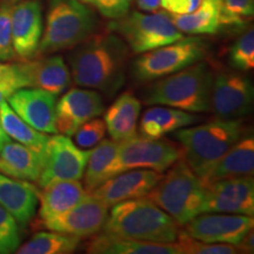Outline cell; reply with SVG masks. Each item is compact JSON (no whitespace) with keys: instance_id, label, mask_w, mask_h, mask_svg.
Masks as SVG:
<instances>
[{"instance_id":"obj_1","label":"cell","mask_w":254,"mask_h":254,"mask_svg":"<svg viewBox=\"0 0 254 254\" xmlns=\"http://www.w3.org/2000/svg\"><path fill=\"white\" fill-rule=\"evenodd\" d=\"M69 57L72 80L80 87L112 95L125 82L127 46L113 34H91Z\"/></svg>"},{"instance_id":"obj_2","label":"cell","mask_w":254,"mask_h":254,"mask_svg":"<svg viewBox=\"0 0 254 254\" xmlns=\"http://www.w3.org/2000/svg\"><path fill=\"white\" fill-rule=\"evenodd\" d=\"M101 230L125 239L170 244L177 240L179 225L150 199L141 196L113 205Z\"/></svg>"},{"instance_id":"obj_3","label":"cell","mask_w":254,"mask_h":254,"mask_svg":"<svg viewBox=\"0 0 254 254\" xmlns=\"http://www.w3.org/2000/svg\"><path fill=\"white\" fill-rule=\"evenodd\" d=\"M213 78L207 64L195 63L157 79L145 95V104L164 105L187 112H207Z\"/></svg>"},{"instance_id":"obj_4","label":"cell","mask_w":254,"mask_h":254,"mask_svg":"<svg viewBox=\"0 0 254 254\" xmlns=\"http://www.w3.org/2000/svg\"><path fill=\"white\" fill-rule=\"evenodd\" d=\"M147 198L172 217L179 226H184L202 213L205 189L199 177L182 158L147 193Z\"/></svg>"},{"instance_id":"obj_5","label":"cell","mask_w":254,"mask_h":254,"mask_svg":"<svg viewBox=\"0 0 254 254\" xmlns=\"http://www.w3.org/2000/svg\"><path fill=\"white\" fill-rule=\"evenodd\" d=\"M176 135L182 144L183 159L200 178L243 138V123L239 119H217L204 125L180 128Z\"/></svg>"},{"instance_id":"obj_6","label":"cell","mask_w":254,"mask_h":254,"mask_svg":"<svg viewBox=\"0 0 254 254\" xmlns=\"http://www.w3.org/2000/svg\"><path fill=\"white\" fill-rule=\"evenodd\" d=\"M94 12L80 0H51L36 56L74 49L94 31Z\"/></svg>"},{"instance_id":"obj_7","label":"cell","mask_w":254,"mask_h":254,"mask_svg":"<svg viewBox=\"0 0 254 254\" xmlns=\"http://www.w3.org/2000/svg\"><path fill=\"white\" fill-rule=\"evenodd\" d=\"M109 30L120 34L132 52L136 55L168 45L184 38L166 12L144 14L134 11L119 19H114V21L109 24Z\"/></svg>"},{"instance_id":"obj_8","label":"cell","mask_w":254,"mask_h":254,"mask_svg":"<svg viewBox=\"0 0 254 254\" xmlns=\"http://www.w3.org/2000/svg\"><path fill=\"white\" fill-rule=\"evenodd\" d=\"M182 158V147L167 139L160 140L134 135L119 142L116 157L107 168L106 180L135 168H148L163 173Z\"/></svg>"},{"instance_id":"obj_9","label":"cell","mask_w":254,"mask_h":254,"mask_svg":"<svg viewBox=\"0 0 254 254\" xmlns=\"http://www.w3.org/2000/svg\"><path fill=\"white\" fill-rule=\"evenodd\" d=\"M206 53L207 44L201 38H182L139 57L133 64V75L140 81L157 80L199 63Z\"/></svg>"},{"instance_id":"obj_10","label":"cell","mask_w":254,"mask_h":254,"mask_svg":"<svg viewBox=\"0 0 254 254\" xmlns=\"http://www.w3.org/2000/svg\"><path fill=\"white\" fill-rule=\"evenodd\" d=\"M253 85L239 72L222 71L213 78L209 110L217 119L237 120L253 109Z\"/></svg>"},{"instance_id":"obj_11","label":"cell","mask_w":254,"mask_h":254,"mask_svg":"<svg viewBox=\"0 0 254 254\" xmlns=\"http://www.w3.org/2000/svg\"><path fill=\"white\" fill-rule=\"evenodd\" d=\"M91 151L80 150L67 135L50 136L38 184L41 187L58 180H80Z\"/></svg>"},{"instance_id":"obj_12","label":"cell","mask_w":254,"mask_h":254,"mask_svg":"<svg viewBox=\"0 0 254 254\" xmlns=\"http://www.w3.org/2000/svg\"><path fill=\"white\" fill-rule=\"evenodd\" d=\"M109 215V206L92 193L68 211L56 217L37 221L39 228L60 232L81 238L97 234L103 228Z\"/></svg>"},{"instance_id":"obj_13","label":"cell","mask_w":254,"mask_h":254,"mask_svg":"<svg viewBox=\"0 0 254 254\" xmlns=\"http://www.w3.org/2000/svg\"><path fill=\"white\" fill-rule=\"evenodd\" d=\"M202 213L254 214V182L251 177L227 178L204 186Z\"/></svg>"},{"instance_id":"obj_14","label":"cell","mask_w":254,"mask_h":254,"mask_svg":"<svg viewBox=\"0 0 254 254\" xmlns=\"http://www.w3.org/2000/svg\"><path fill=\"white\" fill-rule=\"evenodd\" d=\"M253 217L230 213H201L187 222L185 231L196 240L208 244H230L237 246L252 230Z\"/></svg>"},{"instance_id":"obj_15","label":"cell","mask_w":254,"mask_h":254,"mask_svg":"<svg viewBox=\"0 0 254 254\" xmlns=\"http://www.w3.org/2000/svg\"><path fill=\"white\" fill-rule=\"evenodd\" d=\"M104 112V101L98 92L73 88L60 98L56 106V126L60 134L73 136L88 120Z\"/></svg>"},{"instance_id":"obj_16","label":"cell","mask_w":254,"mask_h":254,"mask_svg":"<svg viewBox=\"0 0 254 254\" xmlns=\"http://www.w3.org/2000/svg\"><path fill=\"white\" fill-rule=\"evenodd\" d=\"M57 95L36 87H24L7 99L11 109L28 125L46 133H58L56 126Z\"/></svg>"},{"instance_id":"obj_17","label":"cell","mask_w":254,"mask_h":254,"mask_svg":"<svg viewBox=\"0 0 254 254\" xmlns=\"http://www.w3.org/2000/svg\"><path fill=\"white\" fill-rule=\"evenodd\" d=\"M41 36V4L37 0H18L12 11V44L15 57L23 62L36 57Z\"/></svg>"},{"instance_id":"obj_18","label":"cell","mask_w":254,"mask_h":254,"mask_svg":"<svg viewBox=\"0 0 254 254\" xmlns=\"http://www.w3.org/2000/svg\"><path fill=\"white\" fill-rule=\"evenodd\" d=\"M163 174L148 168H135L122 172L105 180L92 194L99 198L107 206L118 202L146 196L160 182Z\"/></svg>"},{"instance_id":"obj_19","label":"cell","mask_w":254,"mask_h":254,"mask_svg":"<svg viewBox=\"0 0 254 254\" xmlns=\"http://www.w3.org/2000/svg\"><path fill=\"white\" fill-rule=\"evenodd\" d=\"M253 172L254 139L253 136H246L240 138L199 179L205 186L227 178L251 177Z\"/></svg>"},{"instance_id":"obj_20","label":"cell","mask_w":254,"mask_h":254,"mask_svg":"<svg viewBox=\"0 0 254 254\" xmlns=\"http://www.w3.org/2000/svg\"><path fill=\"white\" fill-rule=\"evenodd\" d=\"M39 190L19 178L0 174V206L25 227L33 219L39 204Z\"/></svg>"},{"instance_id":"obj_21","label":"cell","mask_w":254,"mask_h":254,"mask_svg":"<svg viewBox=\"0 0 254 254\" xmlns=\"http://www.w3.org/2000/svg\"><path fill=\"white\" fill-rule=\"evenodd\" d=\"M26 71L28 87H36L59 95L69 87L72 82L71 73L60 56L49 58L24 62Z\"/></svg>"},{"instance_id":"obj_22","label":"cell","mask_w":254,"mask_h":254,"mask_svg":"<svg viewBox=\"0 0 254 254\" xmlns=\"http://www.w3.org/2000/svg\"><path fill=\"white\" fill-rule=\"evenodd\" d=\"M43 189V192L39 193L38 221L68 211L88 194L79 180H58L47 184Z\"/></svg>"},{"instance_id":"obj_23","label":"cell","mask_w":254,"mask_h":254,"mask_svg":"<svg viewBox=\"0 0 254 254\" xmlns=\"http://www.w3.org/2000/svg\"><path fill=\"white\" fill-rule=\"evenodd\" d=\"M141 103L132 92H124L105 112L104 123L112 140L120 142L136 134Z\"/></svg>"},{"instance_id":"obj_24","label":"cell","mask_w":254,"mask_h":254,"mask_svg":"<svg viewBox=\"0 0 254 254\" xmlns=\"http://www.w3.org/2000/svg\"><path fill=\"white\" fill-rule=\"evenodd\" d=\"M86 252L91 254H182L178 244H155L125 239L103 233L92 238Z\"/></svg>"},{"instance_id":"obj_25","label":"cell","mask_w":254,"mask_h":254,"mask_svg":"<svg viewBox=\"0 0 254 254\" xmlns=\"http://www.w3.org/2000/svg\"><path fill=\"white\" fill-rule=\"evenodd\" d=\"M198 122L195 114L170 106H153L146 110L140 120V134L144 138L160 139L167 133Z\"/></svg>"},{"instance_id":"obj_26","label":"cell","mask_w":254,"mask_h":254,"mask_svg":"<svg viewBox=\"0 0 254 254\" xmlns=\"http://www.w3.org/2000/svg\"><path fill=\"white\" fill-rule=\"evenodd\" d=\"M0 125L9 138L30 147L31 150L40 154L43 159L45 157L50 136L24 122L11 109L7 101L0 105Z\"/></svg>"},{"instance_id":"obj_27","label":"cell","mask_w":254,"mask_h":254,"mask_svg":"<svg viewBox=\"0 0 254 254\" xmlns=\"http://www.w3.org/2000/svg\"><path fill=\"white\" fill-rule=\"evenodd\" d=\"M222 0H202L195 11L186 14L170 13L173 24L180 32L192 34L217 33L220 23V8Z\"/></svg>"},{"instance_id":"obj_28","label":"cell","mask_w":254,"mask_h":254,"mask_svg":"<svg viewBox=\"0 0 254 254\" xmlns=\"http://www.w3.org/2000/svg\"><path fill=\"white\" fill-rule=\"evenodd\" d=\"M0 159L18 174L19 179L30 182L39 180L44 166V159L27 146L9 140L0 152Z\"/></svg>"},{"instance_id":"obj_29","label":"cell","mask_w":254,"mask_h":254,"mask_svg":"<svg viewBox=\"0 0 254 254\" xmlns=\"http://www.w3.org/2000/svg\"><path fill=\"white\" fill-rule=\"evenodd\" d=\"M80 244V238L60 232H38L24 245L19 246L18 254H69Z\"/></svg>"},{"instance_id":"obj_30","label":"cell","mask_w":254,"mask_h":254,"mask_svg":"<svg viewBox=\"0 0 254 254\" xmlns=\"http://www.w3.org/2000/svg\"><path fill=\"white\" fill-rule=\"evenodd\" d=\"M119 142L114 140H101L91 150L86 168L84 172V185L87 193H92L106 180V172L113 158L116 157Z\"/></svg>"},{"instance_id":"obj_31","label":"cell","mask_w":254,"mask_h":254,"mask_svg":"<svg viewBox=\"0 0 254 254\" xmlns=\"http://www.w3.org/2000/svg\"><path fill=\"white\" fill-rule=\"evenodd\" d=\"M254 14V0H222L220 8V26L241 27Z\"/></svg>"},{"instance_id":"obj_32","label":"cell","mask_w":254,"mask_h":254,"mask_svg":"<svg viewBox=\"0 0 254 254\" xmlns=\"http://www.w3.org/2000/svg\"><path fill=\"white\" fill-rule=\"evenodd\" d=\"M177 244L182 254H236L239 253L237 246L230 244H208L196 240L187 234L186 231H180L177 237Z\"/></svg>"},{"instance_id":"obj_33","label":"cell","mask_w":254,"mask_h":254,"mask_svg":"<svg viewBox=\"0 0 254 254\" xmlns=\"http://www.w3.org/2000/svg\"><path fill=\"white\" fill-rule=\"evenodd\" d=\"M18 0H0V60L15 58L12 44V11Z\"/></svg>"},{"instance_id":"obj_34","label":"cell","mask_w":254,"mask_h":254,"mask_svg":"<svg viewBox=\"0 0 254 254\" xmlns=\"http://www.w3.org/2000/svg\"><path fill=\"white\" fill-rule=\"evenodd\" d=\"M231 65L240 71H250L254 67V31L251 27L232 46Z\"/></svg>"},{"instance_id":"obj_35","label":"cell","mask_w":254,"mask_h":254,"mask_svg":"<svg viewBox=\"0 0 254 254\" xmlns=\"http://www.w3.org/2000/svg\"><path fill=\"white\" fill-rule=\"evenodd\" d=\"M20 228L13 215L0 206V254L14 253L20 246Z\"/></svg>"},{"instance_id":"obj_36","label":"cell","mask_w":254,"mask_h":254,"mask_svg":"<svg viewBox=\"0 0 254 254\" xmlns=\"http://www.w3.org/2000/svg\"><path fill=\"white\" fill-rule=\"evenodd\" d=\"M24 87H28L24 63L9 64L8 67L0 75V105L7 101L14 92Z\"/></svg>"},{"instance_id":"obj_37","label":"cell","mask_w":254,"mask_h":254,"mask_svg":"<svg viewBox=\"0 0 254 254\" xmlns=\"http://www.w3.org/2000/svg\"><path fill=\"white\" fill-rule=\"evenodd\" d=\"M106 133V125L104 120L93 118L85 123L73 134L77 146L84 148H93L103 140Z\"/></svg>"},{"instance_id":"obj_38","label":"cell","mask_w":254,"mask_h":254,"mask_svg":"<svg viewBox=\"0 0 254 254\" xmlns=\"http://www.w3.org/2000/svg\"><path fill=\"white\" fill-rule=\"evenodd\" d=\"M84 4L97 9L107 19H119L128 13L132 0H80Z\"/></svg>"},{"instance_id":"obj_39","label":"cell","mask_w":254,"mask_h":254,"mask_svg":"<svg viewBox=\"0 0 254 254\" xmlns=\"http://www.w3.org/2000/svg\"><path fill=\"white\" fill-rule=\"evenodd\" d=\"M202 0H160V6L168 13L186 14L195 11Z\"/></svg>"},{"instance_id":"obj_40","label":"cell","mask_w":254,"mask_h":254,"mask_svg":"<svg viewBox=\"0 0 254 254\" xmlns=\"http://www.w3.org/2000/svg\"><path fill=\"white\" fill-rule=\"evenodd\" d=\"M237 249L240 253H253V250H254L253 228L252 230H250L245 236H244L243 239L240 240V243L237 245Z\"/></svg>"},{"instance_id":"obj_41","label":"cell","mask_w":254,"mask_h":254,"mask_svg":"<svg viewBox=\"0 0 254 254\" xmlns=\"http://www.w3.org/2000/svg\"><path fill=\"white\" fill-rule=\"evenodd\" d=\"M138 7L146 12H155L160 7V0H135Z\"/></svg>"},{"instance_id":"obj_42","label":"cell","mask_w":254,"mask_h":254,"mask_svg":"<svg viewBox=\"0 0 254 254\" xmlns=\"http://www.w3.org/2000/svg\"><path fill=\"white\" fill-rule=\"evenodd\" d=\"M0 172H1L2 174H6V176L18 178V174L15 173L11 167L7 166V165H6L4 161L1 160V159H0Z\"/></svg>"},{"instance_id":"obj_43","label":"cell","mask_w":254,"mask_h":254,"mask_svg":"<svg viewBox=\"0 0 254 254\" xmlns=\"http://www.w3.org/2000/svg\"><path fill=\"white\" fill-rule=\"evenodd\" d=\"M9 140H11V138H9V136L6 134V132L4 131V129H2L1 125H0V152H1L2 147H4V145L6 144V142L9 141Z\"/></svg>"},{"instance_id":"obj_44","label":"cell","mask_w":254,"mask_h":254,"mask_svg":"<svg viewBox=\"0 0 254 254\" xmlns=\"http://www.w3.org/2000/svg\"><path fill=\"white\" fill-rule=\"evenodd\" d=\"M8 65H9V64H2V63H0V75H1L2 73H4L5 69L8 67Z\"/></svg>"}]
</instances>
